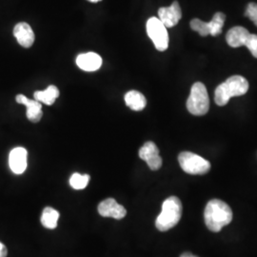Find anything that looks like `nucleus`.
<instances>
[{
  "mask_svg": "<svg viewBox=\"0 0 257 257\" xmlns=\"http://www.w3.org/2000/svg\"><path fill=\"white\" fill-rule=\"evenodd\" d=\"M204 218L209 230L218 232L232 220V211L227 203L219 199H212L206 206Z\"/></svg>",
  "mask_w": 257,
  "mask_h": 257,
  "instance_id": "f257e3e1",
  "label": "nucleus"
},
{
  "mask_svg": "<svg viewBox=\"0 0 257 257\" xmlns=\"http://www.w3.org/2000/svg\"><path fill=\"white\" fill-rule=\"evenodd\" d=\"M182 216V203L176 196H170L162 204V211L156 221V229L167 231L175 227Z\"/></svg>",
  "mask_w": 257,
  "mask_h": 257,
  "instance_id": "f03ea898",
  "label": "nucleus"
},
{
  "mask_svg": "<svg viewBox=\"0 0 257 257\" xmlns=\"http://www.w3.org/2000/svg\"><path fill=\"white\" fill-rule=\"evenodd\" d=\"M248 80L241 75H233L220 84L214 92V101L218 106H225L233 96H240L248 92Z\"/></svg>",
  "mask_w": 257,
  "mask_h": 257,
  "instance_id": "7ed1b4c3",
  "label": "nucleus"
},
{
  "mask_svg": "<svg viewBox=\"0 0 257 257\" xmlns=\"http://www.w3.org/2000/svg\"><path fill=\"white\" fill-rule=\"evenodd\" d=\"M187 109L193 115H204L210 110V98L206 86L201 82L194 83L187 100Z\"/></svg>",
  "mask_w": 257,
  "mask_h": 257,
  "instance_id": "20e7f679",
  "label": "nucleus"
},
{
  "mask_svg": "<svg viewBox=\"0 0 257 257\" xmlns=\"http://www.w3.org/2000/svg\"><path fill=\"white\" fill-rule=\"evenodd\" d=\"M181 169L189 175H206L211 170V163L198 155L191 152H182L178 156Z\"/></svg>",
  "mask_w": 257,
  "mask_h": 257,
  "instance_id": "39448f33",
  "label": "nucleus"
},
{
  "mask_svg": "<svg viewBox=\"0 0 257 257\" xmlns=\"http://www.w3.org/2000/svg\"><path fill=\"white\" fill-rule=\"evenodd\" d=\"M226 16L223 13H216L210 22H204L198 19H194L191 21V28L197 32L201 37H207L211 35L216 37L222 33Z\"/></svg>",
  "mask_w": 257,
  "mask_h": 257,
  "instance_id": "423d86ee",
  "label": "nucleus"
},
{
  "mask_svg": "<svg viewBox=\"0 0 257 257\" xmlns=\"http://www.w3.org/2000/svg\"><path fill=\"white\" fill-rule=\"evenodd\" d=\"M147 34L154 42L156 50L164 52L169 47V35L165 25L156 18H151L147 21Z\"/></svg>",
  "mask_w": 257,
  "mask_h": 257,
  "instance_id": "0eeeda50",
  "label": "nucleus"
},
{
  "mask_svg": "<svg viewBox=\"0 0 257 257\" xmlns=\"http://www.w3.org/2000/svg\"><path fill=\"white\" fill-rule=\"evenodd\" d=\"M139 157L147 162L152 171H157L162 166V158L159 156V150L152 141H148L139 150Z\"/></svg>",
  "mask_w": 257,
  "mask_h": 257,
  "instance_id": "6e6552de",
  "label": "nucleus"
},
{
  "mask_svg": "<svg viewBox=\"0 0 257 257\" xmlns=\"http://www.w3.org/2000/svg\"><path fill=\"white\" fill-rule=\"evenodd\" d=\"M98 213L103 217H111L114 219H122L127 215L126 209L115 201L113 198H107L99 203Z\"/></svg>",
  "mask_w": 257,
  "mask_h": 257,
  "instance_id": "1a4fd4ad",
  "label": "nucleus"
},
{
  "mask_svg": "<svg viewBox=\"0 0 257 257\" xmlns=\"http://www.w3.org/2000/svg\"><path fill=\"white\" fill-rule=\"evenodd\" d=\"M28 152L25 148L13 149L10 153L9 165L12 172L16 175H22L28 166Z\"/></svg>",
  "mask_w": 257,
  "mask_h": 257,
  "instance_id": "9d476101",
  "label": "nucleus"
},
{
  "mask_svg": "<svg viewBox=\"0 0 257 257\" xmlns=\"http://www.w3.org/2000/svg\"><path fill=\"white\" fill-rule=\"evenodd\" d=\"M159 20L166 28L175 27L182 18V12L179 3L175 1L170 7H163L158 10Z\"/></svg>",
  "mask_w": 257,
  "mask_h": 257,
  "instance_id": "9b49d317",
  "label": "nucleus"
},
{
  "mask_svg": "<svg viewBox=\"0 0 257 257\" xmlns=\"http://www.w3.org/2000/svg\"><path fill=\"white\" fill-rule=\"evenodd\" d=\"M16 100L19 104L26 106L27 108L26 114H27L28 119L31 122L37 123L42 118L43 112H42V106L40 102L37 101L36 99L35 100L29 99L23 94H18L16 97Z\"/></svg>",
  "mask_w": 257,
  "mask_h": 257,
  "instance_id": "f8f14e48",
  "label": "nucleus"
},
{
  "mask_svg": "<svg viewBox=\"0 0 257 257\" xmlns=\"http://www.w3.org/2000/svg\"><path fill=\"white\" fill-rule=\"evenodd\" d=\"M14 36L19 44L24 48L33 46L35 42V33L31 26L26 22H20L14 29Z\"/></svg>",
  "mask_w": 257,
  "mask_h": 257,
  "instance_id": "ddd939ff",
  "label": "nucleus"
},
{
  "mask_svg": "<svg viewBox=\"0 0 257 257\" xmlns=\"http://www.w3.org/2000/svg\"><path fill=\"white\" fill-rule=\"evenodd\" d=\"M76 65L85 72H95L101 67L102 58L95 53L81 54L76 57Z\"/></svg>",
  "mask_w": 257,
  "mask_h": 257,
  "instance_id": "4468645a",
  "label": "nucleus"
},
{
  "mask_svg": "<svg viewBox=\"0 0 257 257\" xmlns=\"http://www.w3.org/2000/svg\"><path fill=\"white\" fill-rule=\"evenodd\" d=\"M249 33L246 28L236 26L231 28L226 36V40L229 46L232 48L245 46L249 37Z\"/></svg>",
  "mask_w": 257,
  "mask_h": 257,
  "instance_id": "2eb2a0df",
  "label": "nucleus"
},
{
  "mask_svg": "<svg viewBox=\"0 0 257 257\" xmlns=\"http://www.w3.org/2000/svg\"><path fill=\"white\" fill-rule=\"evenodd\" d=\"M125 102L131 110H142L147 105V100L145 96L138 91H130L125 94Z\"/></svg>",
  "mask_w": 257,
  "mask_h": 257,
  "instance_id": "dca6fc26",
  "label": "nucleus"
},
{
  "mask_svg": "<svg viewBox=\"0 0 257 257\" xmlns=\"http://www.w3.org/2000/svg\"><path fill=\"white\" fill-rule=\"evenodd\" d=\"M58 96L59 90L54 85L49 86L45 91H37L34 93V97L37 101L46 105H53Z\"/></svg>",
  "mask_w": 257,
  "mask_h": 257,
  "instance_id": "f3484780",
  "label": "nucleus"
},
{
  "mask_svg": "<svg viewBox=\"0 0 257 257\" xmlns=\"http://www.w3.org/2000/svg\"><path fill=\"white\" fill-rule=\"evenodd\" d=\"M59 219V212L52 207H46L41 215V224L50 230H54L57 227Z\"/></svg>",
  "mask_w": 257,
  "mask_h": 257,
  "instance_id": "a211bd4d",
  "label": "nucleus"
},
{
  "mask_svg": "<svg viewBox=\"0 0 257 257\" xmlns=\"http://www.w3.org/2000/svg\"><path fill=\"white\" fill-rule=\"evenodd\" d=\"M90 181V175H80L75 173L70 178V185L74 190H83L85 189Z\"/></svg>",
  "mask_w": 257,
  "mask_h": 257,
  "instance_id": "6ab92c4d",
  "label": "nucleus"
},
{
  "mask_svg": "<svg viewBox=\"0 0 257 257\" xmlns=\"http://www.w3.org/2000/svg\"><path fill=\"white\" fill-rule=\"evenodd\" d=\"M245 17L250 19L255 26H257V4L256 3H248L247 9L245 12Z\"/></svg>",
  "mask_w": 257,
  "mask_h": 257,
  "instance_id": "aec40b11",
  "label": "nucleus"
},
{
  "mask_svg": "<svg viewBox=\"0 0 257 257\" xmlns=\"http://www.w3.org/2000/svg\"><path fill=\"white\" fill-rule=\"evenodd\" d=\"M245 46L249 50L250 54L257 58V35L250 34Z\"/></svg>",
  "mask_w": 257,
  "mask_h": 257,
  "instance_id": "412c9836",
  "label": "nucleus"
},
{
  "mask_svg": "<svg viewBox=\"0 0 257 257\" xmlns=\"http://www.w3.org/2000/svg\"><path fill=\"white\" fill-rule=\"evenodd\" d=\"M8 254V250L4 244L0 242V257H6Z\"/></svg>",
  "mask_w": 257,
  "mask_h": 257,
  "instance_id": "4be33fe9",
  "label": "nucleus"
},
{
  "mask_svg": "<svg viewBox=\"0 0 257 257\" xmlns=\"http://www.w3.org/2000/svg\"><path fill=\"white\" fill-rule=\"evenodd\" d=\"M180 257H198L196 255H193V253L191 252H184L183 254H181Z\"/></svg>",
  "mask_w": 257,
  "mask_h": 257,
  "instance_id": "5701e85b",
  "label": "nucleus"
},
{
  "mask_svg": "<svg viewBox=\"0 0 257 257\" xmlns=\"http://www.w3.org/2000/svg\"><path fill=\"white\" fill-rule=\"evenodd\" d=\"M88 1H90V2H92V3H97V2H99V1H101V0H88Z\"/></svg>",
  "mask_w": 257,
  "mask_h": 257,
  "instance_id": "b1692460",
  "label": "nucleus"
}]
</instances>
